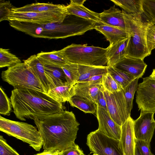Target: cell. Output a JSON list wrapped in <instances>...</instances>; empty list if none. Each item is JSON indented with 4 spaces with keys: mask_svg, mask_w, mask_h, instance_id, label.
<instances>
[{
    "mask_svg": "<svg viewBox=\"0 0 155 155\" xmlns=\"http://www.w3.org/2000/svg\"><path fill=\"white\" fill-rule=\"evenodd\" d=\"M134 121L130 116L121 126L119 147L124 155H135L136 144Z\"/></svg>",
    "mask_w": 155,
    "mask_h": 155,
    "instance_id": "5bb4252c",
    "label": "cell"
},
{
    "mask_svg": "<svg viewBox=\"0 0 155 155\" xmlns=\"http://www.w3.org/2000/svg\"><path fill=\"white\" fill-rule=\"evenodd\" d=\"M68 102L71 106L78 108L85 113L94 114L96 112L97 104L83 97L75 95Z\"/></svg>",
    "mask_w": 155,
    "mask_h": 155,
    "instance_id": "83f0119b",
    "label": "cell"
},
{
    "mask_svg": "<svg viewBox=\"0 0 155 155\" xmlns=\"http://www.w3.org/2000/svg\"><path fill=\"white\" fill-rule=\"evenodd\" d=\"M36 55L43 64L61 66L69 62L61 53L60 50L49 52L41 51Z\"/></svg>",
    "mask_w": 155,
    "mask_h": 155,
    "instance_id": "d4e9b609",
    "label": "cell"
},
{
    "mask_svg": "<svg viewBox=\"0 0 155 155\" xmlns=\"http://www.w3.org/2000/svg\"><path fill=\"white\" fill-rule=\"evenodd\" d=\"M103 75H99L94 76L88 79L81 81V82H94L102 79Z\"/></svg>",
    "mask_w": 155,
    "mask_h": 155,
    "instance_id": "b9f144b4",
    "label": "cell"
},
{
    "mask_svg": "<svg viewBox=\"0 0 155 155\" xmlns=\"http://www.w3.org/2000/svg\"><path fill=\"white\" fill-rule=\"evenodd\" d=\"M34 155H60L59 153L58 152H45L43 151V152L38 153Z\"/></svg>",
    "mask_w": 155,
    "mask_h": 155,
    "instance_id": "7bdbcfd3",
    "label": "cell"
},
{
    "mask_svg": "<svg viewBox=\"0 0 155 155\" xmlns=\"http://www.w3.org/2000/svg\"><path fill=\"white\" fill-rule=\"evenodd\" d=\"M97 104H98L108 112L106 101L104 94L103 88L102 86L97 95Z\"/></svg>",
    "mask_w": 155,
    "mask_h": 155,
    "instance_id": "60d3db41",
    "label": "cell"
},
{
    "mask_svg": "<svg viewBox=\"0 0 155 155\" xmlns=\"http://www.w3.org/2000/svg\"><path fill=\"white\" fill-rule=\"evenodd\" d=\"M21 60L15 55L11 53L9 49H0V68H1L13 66L21 63Z\"/></svg>",
    "mask_w": 155,
    "mask_h": 155,
    "instance_id": "f546056e",
    "label": "cell"
},
{
    "mask_svg": "<svg viewBox=\"0 0 155 155\" xmlns=\"http://www.w3.org/2000/svg\"><path fill=\"white\" fill-rule=\"evenodd\" d=\"M60 155H85L79 146L75 144L71 148L59 153Z\"/></svg>",
    "mask_w": 155,
    "mask_h": 155,
    "instance_id": "ab89813d",
    "label": "cell"
},
{
    "mask_svg": "<svg viewBox=\"0 0 155 155\" xmlns=\"http://www.w3.org/2000/svg\"><path fill=\"white\" fill-rule=\"evenodd\" d=\"M0 155H20L2 135L0 136Z\"/></svg>",
    "mask_w": 155,
    "mask_h": 155,
    "instance_id": "74e56055",
    "label": "cell"
},
{
    "mask_svg": "<svg viewBox=\"0 0 155 155\" xmlns=\"http://www.w3.org/2000/svg\"><path fill=\"white\" fill-rule=\"evenodd\" d=\"M78 67L79 77L76 83L93 76L104 75L107 72V66H94L78 64Z\"/></svg>",
    "mask_w": 155,
    "mask_h": 155,
    "instance_id": "484cf974",
    "label": "cell"
},
{
    "mask_svg": "<svg viewBox=\"0 0 155 155\" xmlns=\"http://www.w3.org/2000/svg\"><path fill=\"white\" fill-rule=\"evenodd\" d=\"M67 9L66 6L47 3H33L23 7L12 8L11 11L18 12H38L57 11Z\"/></svg>",
    "mask_w": 155,
    "mask_h": 155,
    "instance_id": "603a6c76",
    "label": "cell"
},
{
    "mask_svg": "<svg viewBox=\"0 0 155 155\" xmlns=\"http://www.w3.org/2000/svg\"><path fill=\"white\" fill-rule=\"evenodd\" d=\"M0 130L28 143L36 151H40L43 146L38 130L27 123L12 120L0 115Z\"/></svg>",
    "mask_w": 155,
    "mask_h": 155,
    "instance_id": "8992f818",
    "label": "cell"
},
{
    "mask_svg": "<svg viewBox=\"0 0 155 155\" xmlns=\"http://www.w3.org/2000/svg\"><path fill=\"white\" fill-rule=\"evenodd\" d=\"M103 92L108 112L113 120L121 126L130 116L127 111L123 89L120 91L111 93L103 88Z\"/></svg>",
    "mask_w": 155,
    "mask_h": 155,
    "instance_id": "30bf717a",
    "label": "cell"
},
{
    "mask_svg": "<svg viewBox=\"0 0 155 155\" xmlns=\"http://www.w3.org/2000/svg\"><path fill=\"white\" fill-rule=\"evenodd\" d=\"M10 1H0V21H8V16L12 9L14 8Z\"/></svg>",
    "mask_w": 155,
    "mask_h": 155,
    "instance_id": "8d00e7d4",
    "label": "cell"
},
{
    "mask_svg": "<svg viewBox=\"0 0 155 155\" xmlns=\"http://www.w3.org/2000/svg\"><path fill=\"white\" fill-rule=\"evenodd\" d=\"M147 46L149 52L155 48V25L150 23L147 28L146 35Z\"/></svg>",
    "mask_w": 155,
    "mask_h": 155,
    "instance_id": "d590c367",
    "label": "cell"
},
{
    "mask_svg": "<svg viewBox=\"0 0 155 155\" xmlns=\"http://www.w3.org/2000/svg\"><path fill=\"white\" fill-rule=\"evenodd\" d=\"M12 104L3 89L0 87V113L4 115H10Z\"/></svg>",
    "mask_w": 155,
    "mask_h": 155,
    "instance_id": "e575fe53",
    "label": "cell"
},
{
    "mask_svg": "<svg viewBox=\"0 0 155 155\" xmlns=\"http://www.w3.org/2000/svg\"><path fill=\"white\" fill-rule=\"evenodd\" d=\"M119 140L109 137L97 130L91 132L86 144L94 154L98 155H124Z\"/></svg>",
    "mask_w": 155,
    "mask_h": 155,
    "instance_id": "ba28073f",
    "label": "cell"
},
{
    "mask_svg": "<svg viewBox=\"0 0 155 155\" xmlns=\"http://www.w3.org/2000/svg\"><path fill=\"white\" fill-rule=\"evenodd\" d=\"M1 77L14 89H30L45 92L38 78L25 62H21L2 72Z\"/></svg>",
    "mask_w": 155,
    "mask_h": 155,
    "instance_id": "52a82bcc",
    "label": "cell"
},
{
    "mask_svg": "<svg viewBox=\"0 0 155 155\" xmlns=\"http://www.w3.org/2000/svg\"><path fill=\"white\" fill-rule=\"evenodd\" d=\"M74 84L67 83L51 90L48 94L54 99L62 103L68 101L75 95Z\"/></svg>",
    "mask_w": 155,
    "mask_h": 155,
    "instance_id": "cb8c5ba5",
    "label": "cell"
},
{
    "mask_svg": "<svg viewBox=\"0 0 155 155\" xmlns=\"http://www.w3.org/2000/svg\"><path fill=\"white\" fill-rule=\"evenodd\" d=\"M136 102L141 112H155V79L143 78L138 84Z\"/></svg>",
    "mask_w": 155,
    "mask_h": 155,
    "instance_id": "8fae6325",
    "label": "cell"
},
{
    "mask_svg": "<svg viewBox=\"0 0 155 155\" xmlns=\"http://www.w3.org/2000/svg\"><path fill=\"white\" fill-rule=\"evenodd\" d=\"M102 79L94 82H80L74 85L75 95L87 99L96 104Z\"/></svg>",
    "mask_w": 155,
    "mask_h": 155,
    "instance_id": "2e32d148",
    "label": "cell"
},
{
    "mask_svg": "<svg viewBox=\"0 0 155 155\" xmlns=\"http://www.w3.org/2000/svg\"><path fill=\"white\" fill-rule=\"evenodd\" d=\"M136 147L138 148L142 155H154L150 149V145L146 142L136 138Z\"/></svg>",
    "mask_w": 155,
    "mask_h": 155,
    "instance_id": "f35d334b",
    "label": "cell"
},
{
    "mask_svg": "<svg viewBox=\"0 0 155 155\" xmlns=\"http://www.w3.org/2000/svg\"><path fill=\"white\" fill-rule=\"evenodd\" d=\"M61 67L66 75L67 82L75 84L79 77L78 64L69 62Z\"/></svg>",
    "mask_w": 155,
    "mask_h": 155,
    "instance_id": "d6a6232c",
    "label": "cell"
},
{
    "mask_svg": "<svg viewBox=\"0 0 155 155\" xmlns=\"http://www.w3.org/2000/svg\"><path fill=\"white\" fill-rule=\"evenodd\" d=\"M101 24H104L126 30L123 12L115 5L99 13Z\"/></svg>",
    "mask_w": 155,
    "mask_h": 155,
    "instance_id": "ac0fdd59",
    "label": "cell"
},
{
    "mask_svg": "<svg viewBox=\"0 0 155 155\" xmlns=\"http://www.w3.org/2000/svg\"><path fill=\"white\" fill-rule=\"evenodd\" d=\"M143 17L150 23L155 24V0H142Z\"/></svg>",
    "mask_w": 155,
    "mask_h": 155,
    "instance_id": "1f68e13d",
    "label": "cell"
},
{
    "mask_svg": "<svg viewBox=\"0 0 155 155\" xmlns=\"http://www.w3.org/2000/svg\"><path fill=\"white\" fill-rule=\"evenodd\" d=\"M14 113L22 120H34L54 114L64 108L62 103L48 94L30 89H14L10 99Z\"/></svg>",
    "mask_w": 155,
    "mask_h": 155,
    "instance_id": "3957f363",
    "label": "cell"
},
{
    "mask_svg": "<svg viewBox=\"0 0 155 155\" xmlns=\"http://www.w3.org/2000/svg\"><path fill=\"white\" fill-rule=\"evenodd\" d=\"M122 11L126 31L130 34L126 56L143 60L151 54L148 49L146 39L147 29L150 23L142 14H130Z\"/></svg>",
    "mask_w": 155,
    "mask_h": 155,
    "instance_id": "277c9868",
    "label": "cell"
},
{
    "mask_svg": "<svg viewBox=\"0 0 155 155\" xmlns=\"http://www.w3.org/2000/svg\"><path fill=\"white\" fill-rule=\"evenodd\" d=\"M135 155H142L138 148L136 147Z\"/></svg>",
    "mask_w": 155,
    "mask_h": 155,
    "instance_id": "ee69618b",
    "label": "cell"
},
{
    "mask_svg": "<svg viewBox=\"0 0 155 155\" xmlns=\"http://www.w3.org/2000/svg\"><path fill=\"white\" fill-rule=\"evenodd\" d=\"M101 86L104 89L111 93L120 91L123 89L121 85L108 72L103 76Z\"/></svg>",
    "mask_w": 155,
    "mask_h": 155,
    "instance_id": "836d02e7",
    "label": "cell"
},
{
    "mask_svg": "<svg viewBox=\"0 0 155 155\" xmlns=\"http://www.w3.org/2000/svg\"><path fill=\"white\" fill-rule=\"evenodd\" d=\"M150 77L151 78L155 79V69L153 70V72Z\"/></svg>",
    "mask_w": 155,
    "mask_h": 155,
    "instance_id": "f6af8a7d",
    "label": "cell"
},
{
    "mask_svg": "<svg viewBox=\"0 0 155 155\" xmlns=\"http://www.w3.org/2000/svg\"><path fill=\"white\" fill-rule=\"evenodd\" d=\"M96 116L99 123L97 130L106 136L120 140L121 134V126L115 122L108 112L97 104Z\"/></svg>",
    "mask_w": 155,
    "mask_h": 155,
    "instance_id": "4fadbf2b",
    "label": "cell"
},
{
    "mask_svg": "<svg viewBox=\"0 0 155 155\" xmlns=\"http://www.w3.org/2000/svg\"><path fill=\"white\" fill-rule=\"evenodd\" d=\"M107 48L72 44L60 51L70 63L91 66H107Z\"/></svg>",
    "mask_w": 155,
    "mask_h": 155,
    "instance_id": "5b68a950",
    "label": "cell"
},
{
    "mask_svg": "<svg viewBox=\"0 0 155 155\" xmlns=\"http://www.w3.org/2000/svg\"><path fill=\"white\" fill-rule=\"evenodd\" d=\"M154 112H140L139 117L134 121V130L136 139L144 140L150 145L155 129Z\"/></svg>",
    "mask_w": 155,
    "mask_h": 155,
    "instance_id": "7c38bea8",
    "label": "cell"
},
{
    "mask_svg": "<svg viewBox=\"0 0 155 155\" xmlns=\"http://www.w3.org/2000/svg\"><path fill=\"white\" fill-rule=\"evenodd\" d=\"M147 66L143 60L126 56L113 67L139 79L144 74Z\"/></svg>",
    "mask_w": 155,
    "mask_h": 155,
    "instance_id": "9a60e30c",
    "label": "cell"
},
{
    "mask_svg": "<svg viewBox=\"0 0 155 155\" xmlns=\"http://www.w3.org/2000/svg\"><path fill=\"white\" fill-rule=\"evenodd\" d=\"M93 155H98L96 154H93Z\"/></svg>",
    "mask_w": 155,
    "mask_h": 155,
    "instance_id": "bcb514c9",
    "label": "cell"
},
{
    "mask_svg": "<svg viewBox=\"0 0 155 155\" xmlns=\"http://www.w3.org/2000/svg\"><path fill=\"white\" fill-rule=\"evenodd\" d=\"M111 1L128 14L141 15L143 12L142 0H111Z\"/></svg>",
    "mask_w": 155,
    "mask_h": 155,
    "instance_id": "4316f807",
    "label": "cell"
},
{
    "mask_svg": "<svg viewBox=\"0 0 155 155\" xmlns=\"http://www.w3.org/2000/svg\"><path fill=\"white\" fill-rule=\"evenodd\" d=\"M68 15L67 9L38 12H18L11 11L8 21H15L38 23L62 22Z\"/></svg>",
    "mask_w": 155,
    "mask_h": 155,
    "instance_id": "9c48e42d",
    "label": "cell"
},
{
    "mask_svg": "<svg viewBox=\"0 0 155 155\" xmlns=\"http://www.w3.org/2000/svg\"><path fill=\"white\" fill-rule=\"evenodd\" d=\"M139 78L133 80L129 84L123 89L128 114L130 115L133 106V101L135 92L138 87Z\"/></svg>",
    "mask_w": 155,
    "mask_h": 155,
    "instance_id": "4dcf8cb0",
    "label": "cell"
},
{
    "mask_svg": "<svg viewBox=\"0 0 155 155\" xmlns=\"http://www.w3.org/2000/svg\"><path fill=\"white\" fill-rule=\"evenodd\" d=\"M44 151L60 153L75 144L80 125L72 111L61 110L35 118Z\"/></svg>",
    "mask_w": 155,
    "mask_h": 155,
    "instance_id": "6da1fadb",
    "label": "cell"
},
{
    "mask_svg": "<svg viewBox=\"0 0 155 155\" xmlns=\"http://www.w3.org/2000/svg\"><path fill=\"white\" fill-rule=\"evenodd\" d=\"M9 24L15 29L34 37L58 39L83 35L94 29L97 23L74 15H68L61 23L9 21Z\"/></svg>",
    "mask_w": 155,
    "mask_h": 155,
    "instance_id": "7a4b0ae2",
    "label": "cell"
},
{
    "mask_svg": "<svg viewBox=\"0 0 155 155\" xmlns=\"http://www.w3.org/2000/svg\"><path fill=\"white\" fill-rule=\"evenodd\" d=\"M43 64L46 78L49 83L50 91L68 82L66 75L61 66Z\"/></svg>",
    "mask_w": 155,
    "mask_h": 155,
    "instance_id": "ffe728a7",
    "label": "cell"
},
{
    "mask_svg": "<svg viewBox=\"0 0 155 155\" xmlns=\"http://www.w3.org/2000/svg\"><path fill=\"white\" fill-rule=\"evenodd\" d=\"M107 72L121 86L126 87L136 79L132 75L117 69L112 66H107Z\"/></svg>",
    "mask_w": 155,
    "mask_h": 155,
    "instance_id": "f1b7e54d",
    "label": "cell"
},
{
    "mask_svg": "<svg viewBox=\"0 0 155 155\" xmlns=\"http://www.w3.org/2000/svg\"><path fill=\"white\" fill-rule=\"evenodd\" d=\"M86 1L71 0L70 3L66 6L68 15H74L101 24L99 13L94 12L84 6V4Z\"/></svg>",
    "mask_w": 155,
    "mask_h": 155,
    "instance_id": "e0dca14e",
    "label": "cell"
},
{
    "mask_svg": "<svg viewBox=\"0 0 155 155\" xmlns=\"http://www.w3.org/2000/svg\"><path fill=\"white\" fill-rule=\"evenodd\" d=\"M94 29L102 33L111 45L129 37L130 34L126 30L104 24H97Z\"/></svg>",
    "mask_w": 155,
    "mask_h": 155,
    "instance_id": "d6986e66",
    "label": "cell"
},
{
    "mask_svg": "<svg viewBox=\"0 0 155 155\" xmlns=\"http://www.w3.org/2000/svg\"><path fill=\"white\" fill-rule=\"evenodd\" d=\"M23 61L31 69L42 84L45 93L48 94L50 91L49 83L45 75L44 65L37 55H32Z\"/></svg>",
    "mask_w": 155,
    "mask_h": 155,
    "instance_id": "44dd1931",
    "label": "cell"
},
{
    "mask_svg": "<svg viewBox=\"0 0 155 155\" xmlns=\"http://www.w3.org/2000/svg\"><path fill=\"white\" fill-rule=\"evenodd\" d=\"M129 37L114 45H109L107 48V66L113 67L126 56V49Z\"/></svg>",
    "mask_w": 155,
    "mask_h": 155,
    "instance_id": "7402d4cb",
    "label": "cell"
}]
</instances>
